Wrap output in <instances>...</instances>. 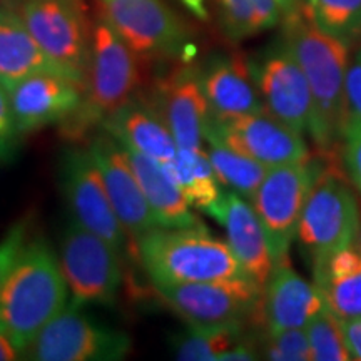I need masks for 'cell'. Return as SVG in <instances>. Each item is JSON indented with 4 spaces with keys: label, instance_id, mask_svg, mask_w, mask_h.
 <instances>
[{
    "label": "cell",
    "instance_id": "cell-1",
    "mask_svg": "<svg viewBox=\"0 0 361 361\" xmlns=\"http://www.w3.org/2000/svg\"><path fill=\"white\" fill-rule=\"evenodd\" d=\"M284 45L303 69L311 89L313 114L308 133L328 151L343 141L348 124L345 78L350 64L348 40L329 35L314 24L308 4L284 16Z\"/></svg>",
    "mask_w": 361,
    "mask_h": 361
},
{
    "label": "cell",
    "instance_id": "cell-2",
    "mask_svg": "<svg viewBox=\"0 0 361 361\" xmlns=\"http://www.w3.org/2000/svg\"><path fill=\"white\" fill-rule=\"evenodd\" d=\"M61 261L42 238L27 241L0 288V329L24 356L45 324L67 306Z\"/></svg>",
    "mask_w": 361,
    "mask_h": 361
},
{
    "label": "cell",
    "instance_id": "cell-3",
    "mask_svg": "<svg viewBox=\"0 0 361 361\" xmlns=\"http://www.w3.org/2000/svg\"><path fill=\"white\" fill-rule=\"evenodd\" d=\"M147 276L157 284L223 281L246 276L228 243L204 228H156L134 241Z\"/></svg>",
    "mask_w": 361,
    "mask_h": 361
},
{
    "label": "cell",
    "instance_id": "cell-4",
    "mask_svg": "<svg viewBox=\"0 0 361 361\" xmlns=\"http://www.w3.org/2000/svg\"><path fill=\"white\" fill-rule=\"evenodd\" d=\"M137 85L139 69L135 54L117 35L109 22L101 19L92 30L82 102L79 109L61 124L62 133L69 139H79L92 128L104 126L112 114L133 101Z\"/></svg>",
    "mask_w": 361,
    "mask_h": 361
},
{
    "label": "cell",
    "instance_id": "cell-5",
    "mask_svg": "<svg viewBox=\"0 0 361 361\" xmlns=\"http://www.w3.org/2000/svg\"><path fill=\"white\" fill-rule=\"evenodd\" d=\"M171 310L200 331H241L247 323H263V288L251 278L223 281L157 284Z\"/></svg>",
    "mask_w": 361,
    "mask_h": 361
},
{
    "label": "cell",
    "instance_id": "cell-6",
    "mask_svg": "<svg viewBox=\"0 0 361 361\" xmlns=\"http://www.w3.org/2000/svg\"><path fill=\"white\" fill-rule=\"evenodd\" d=\"M358 226L360 206L353 191L340 176L323 171L306 200L296 233L313 266L355 243Z\"/></svg>",
    "mask_w": 361,
    "mask_h": 361
},
{
    "label": "cell",
    "instance_id": "cell-7",
    "mask_svg": "<svg viewBox=\"0 0 361 361\" xmlns=\"http://www.w3.org/2000/svg\"><path fill=\"white\" fill-rule=\"evenodd\" d=\"M20 19L67 79L85 87L90 61L87 20L79 0H24Z\"/></svg>",
    "mask_w": 361,
    "mask_h": 361
},
{
    "label": "cell",
    "instance_id": "cell-8",
    "mask_svg": "<svg viewBox=\"0 0 361 361\" xmlns=\"http://www.w3.org/2000/svg\"><path fill=\"white\" fill-rule=\"evenodd\" d=\"M323 171L310 159L269 168L252 196L251 204L268 236L274 263L288 259L306 200Z\"/></svg>",
    "mask_w": 361,
    "mask_h": 361
},
{
    "label": "cell",
    "instance_id": "cell-9",
    "mask_svg": "<svg viewBox=\"0 0 361 361\" xmlns=\"http://www.w3.org/2000/svg\"><path fill=\"white\" fill-rule=\"evenodd\" d=\"M61 268L78 305H112L123 281L121 251L80 226L67 223L61 239Z\"/></svg>",
    "mask_w": 361,
    "mask_h": 361
},
{
    "label": "cell",
    "instance_id": "cell-10",
    "mask_svg": "<svg viewBox=\"0 0 361 361\" xmlns=\"http://www.w3.org/2000/svg\"><path fill=\"white\" fill-rule=\"evenodd\" d=\"M129 350L126 333L104 326L72 301L45 324L24 356L37 361H114Z\"/></svg>",
    "mask_w": 361,
    "mask_h": 361
},
{
    "label": "cell",
    "instance_id": "cell-11",
    "mask_svg": "<svg viewBox=\"0 0 361 361\" xmlns=\"http://www.w3.org/2000/svg\"><path fill=\"white\" fill-rule=\"evenodd\" d=\"M102 13L135 56L189 61L196 54L183 22L161 0H102Z\"/></svg>",
    "mask_w": 361,
    "mask_h": 361
},
{
    "label": "cell",
    "instance_id": "cell-12",
    "mask_svg": "<svg viewBox=\"0 0 361 361\" xmlns=\"http://www.w3.org/2000/svg\"><path fill=\"white\" fill-rule=\"evenodd\" d=\"M61 184L72 219L123 251L128 234L111 204L101 169L89 149L74 147L64 152Z\"/></svg>",
    "mask_w": 361,
    "mask_h": 361
},
{
    "label": "cell",
    "instance_id": "cell-13",
    "mask_svg": "<svg viewBox=\"0 0 361 361\" xmlns=\"http://www.w3.org/2000/svg\"><path fill=\"white\" fill-rule=\"evenodd\" d=\"M204 135H214L228 147L261 162L266 168L308 159V146L303 141V134L281 123L268 111L223 121L209 114Z\"/></svg>",
    "mask_w": 361,
    "mask_h": 361
},
{
    "label": "cell",
    "instance_id": "cell-14",
    "mask_svg": "<svg viewBox=\"0 0 361 361\" xmlns=\"http://www.w3.org/2000/svg\"><path fill=\"white\" fill-rule=\"evenodd\" d=\"M89 151L92 152L94 159L101 169L111 204L114 207L126 234L133 239V245L142 234L161 228L159 221L152 213L151 206L139 186V180L135 178L123 144L116 141L107 133L96 135L94 141L90 142Z\"/></svg>",
    "mask_w": 361,
    "mask_h": 361
},
{
    "label": "cell",
    "instance_id": "cell-15",
    "mask_svg": "<svg viewBox=\"0 0 361 361\" xmlns=\"http://www.w3.org/2000/svg\"><path fill=\"white\" fill-rule=\"evenodd\" d=\"M251 69L264 109L298 133L308 130L313 114L311 89L303 69L286 45L273 49L258 67Z\"/></svg>",
    "mask_w": 361,
    "mask_h": 361
},
{
    "label": "cell",
    "instance_id": "cell-16",
    "mask_svg": "<svg viewBox=\"0 0 361 361\" xmlns=\"http://www.w3.org/2000/svg\"><path fill=\"white\" fill-rule=\"evenodd\" d=\"M8 90L20 135L62 124L79 109L84 97V89L79 84L54 72H37Z\"/></svg>",
    "mask_w": 361,
    "mask_h": 361
},
{
    "label": "cell",
    "instance_id": "cell-17",
    "mask_svg": "<svg viewBox=\"0 0 361 361\" xmlns=\"http://www.w3.org/2000/svg\"><path fill=\"white\" fill-rule=\"evenodd\" d=\"M206 213L224 228L228 246L246 276L264 288L273 273L274 259L268 236L255 207L247 204L245 197L238 192L228 189Z\"/></svg>",
    "mask_w": 361,
    "mask_h": 361
},
{
    "label": "cell",
    "instance_id": "cell-18",
    "mask_svg": "<svg viewBox=\"0 0 361 361\" xmlns=\"http://www.w3.org/2000/svg\"><path fill=\"white\" fill-rule=\"evenodd\" d=\"M152 104L166 121L179 149L201 147L209 119L201 71L183 66L157 84Z\"/></svg>",
    "mask_w": 361,
    "mask_h": 361
},
{
    "label": "cell",
    "instance_id": "cell-19",
    "mask_svg": "<svg viewBox=\"0 0 361 361\" xmlns=\"http://www.w3.org/2000/svg\"><path fill=\"white\" fill-rule=\"evenodd\" d=\"M324 308L326 305L318 288L301 278L288 259L274 263L273 273L263 288L261 303L266 331L306 328Z\"/></svg>",
    "mask_w": 361,
    "mask_h": 361
},
{
    "label": "cell",
    "instance_id": "cell-20",
    "mask_svg": "<svg viewBox=\"0 0 361 361\" xmlns=\"http://www.w3.org/2000/svg\"><path fill=\"white\" fill-rule=\"evenodd\" d=\"M201 85L214 119L266 111L250 64L241 57L216 59L201 71Z\"/></svg>",
    "mask_w": 361,
    "mask_h": 361
},
{
    "label": "cell",
    "instance_id": "cell-21",
    "mask_svg": "<svg viewBox=\"0 0 361 361\" xmlns=\"http://www.w3.org/2000/svg\"><path fill=\"white\" fill-rule=\"evenodd\" d=\"M109 133L124 147L146 154L162 162L173 161L178 154V144L166 121L152 101L134 97L104 123Z\"/></svg>",
    "mask_w": 361,
    "mask_h": 361
},
{
    "label": "cell",
    "instance_id": "cell-22",
    "mask_svg": "<svg viewBox=\"0 0 361 361\" xmlns=\"http://www.w3.org/2000/svg\"><path fill=\"white\" fill-rule=\"evenodd\" d=\"M139 180L144 196L156 214L161 228H204V224L189 209V202L184 197L174 179L171 178L164 164L141 152L124 147Z\"/></svg>",
    "mask_w": 361,
    "mask_h": 361
},
{
    "label": "cell",
    "instance_id": "cell-23",
    "mask_svg": "<svg viewBox=\"0 0 361 361\" xmlns=\"http://www.w3.org/2000/svg\"><path fill=\"white\" fill-rule=\"evenodd\" d=\"M314 286L340 319L361 318V246L351 243L313 266Z\"/></svg>",
    "mask_w": 361,
    "mask_h": 361
},
{
    "label": "cell",
    "instance_id": "cell-24",
    "mask_svg": "<svg viewBox=\"0 0 361 361\" xmlns=\"http://www.w3.org/2000/svg\"><path fill=\"white\" fill-rule=\"evenodd\" d=\"M37 72L64 75L35 42L24 20L7 8H0V82L11 89Z\"/></svg>",
    "mask_w": 361,
    "mask_h": 361
},
{
    "label": "cell",
    "instance_id": "cell-25",
    "mask_svg": "<svg viewBox=\"0 0 361 361\" xmlns=\"http://www.w3.org/2000/svg\"><path fill=\"white\" fill-rule=\"evenodd\" d=\"M168 171L174 183L178 184L189 206L206 211L213 207L221 197L219 180L211 164L207 152L202 147L178 149L173 161L166 162Z\"/></svg>",
    "mask_w": 361,
    "mask_h": 361
},
{
    "label": "cell",
    "instance_id": "cell-26",
    "mask_svg": "<svg viewBox=\"0 0 361 361\" xmlns=\"http://www.w3.org/2000/svg\"><path fill=\"white\" fill-rule=\"evenodd\" d=\"M204 139L209 142L207 157L213 164L219 184L251 201L269 168L251 157L239 154L214 135H204Z\"/></svg>",
    "mask_w": 361,
    "mask_h": 361
},
{
    "label": "cell",
    "instance_id": "cell-27",
    "mask_svg": "<svg viewBox=\"0 0 361 361\" xmlns=\"http://www.w3.org/2000/svg\"><path fill=\"white\" fill-rule=\"evenodd\" d=\"M221 25L233 40H243L273 29L281 19L278 0H219Z\"/></svg>",
    "mask_w": 361,
    "mask_h": 361
},
{
    "label": "cell",
    "instance_id": "cell-28",
    "mask_svg": "<svg viewBox=\"0 0 361 361\" xmlns=\"http://www.w3.org/2000/svg\"><path fill=\"white\" fill-rule=\"evenodd\" d=\"M241 331H200L189 328L173 338V351L183 361L221 360L226 351L236 346Z\"/></svg>",
    "mask_w": 361,
    "mask_h": 361
},
{
    "label": "cell",
    "instance_id": "cell-29",
    "mask_svg": "<svg viewBox=\"0 0 361 361\" xmlns=\"http://www.w3.org/2000/svg\"><path fill=\"white\" fill-rule=\"evenodd\" d=\"M314 24L329 35L350 40L361 34V0H310Z\"/></svg>",
    "mask_w": 361,
    "mask_h": 361
},
{
    "label": "cell",
    "instance_id": "cell-30",
    "mask_svg": "<svg viewBox=\"0 0 361 361\" xmlns=\"http://www.w3.org/2000/svg\"><path fill=\"white\" fill-rule=\"evenodd\" d=\"M311 355L316 361H350V348L340 324V318L324 308L306 326Z\"/></svg>",
    "mask_w": 361,
    "mask_h": 361
},
{
    "label": "cell",
    "instance_id": "cell-31",
    "mask_svg": "<svg viewBox=\"0 0 361 361\" xmlns=\"http://www.w3.org/2000/svg\"><path fill=\"white\" fill-rule=\"evenodd\" d=\"M263 356L273 361H310L313 360L308 333L303 328L281 329L269 333L263 341Z\"/></svg>",
    "mask_w": 361,
    "mask_h": 361
},
{
    "label": "cell",
    "instance_id": "cell-32",
    "mask_svg": "<svg viewBox=\"0 0 361 361\" xmlns=\"http://www.w3.org/2000/svg\"><path fill=\"white\" fill-rule=\"evenodd\" d=\"M29 238V219L22 218L8 228L6 236L0 239V288L16 264Z\"/></svg>",
    "mask_w": 361,
    "mask_h": 361
},
{
    "label": "cell",
    "instance_id": "cell-33",
    "mask_svg": "<svg viewBox=\"0 0 361 361\" xmlns=\"http://www.w3.org/2000/svg\"><path fill=\"white\" fill-rule=\"evenodd\" d=\"M19 137L12 112L11 90L0 82V162H8L16 156Z\"/></svg>",
    "mask_w": 361,
    "mask_h": 361
},
{
    "label": "cell",
    "instance_id": "cell-34",
    "mask_svg": "<svg viewBox=\"0 0 361 361\" xmlns=\"http://www.w3.org/2000/svg\"><path fill=\"white\" fill-rule=\"evenodd\" d=\"M343 162L353 186L361 192V123L348 121L343 134Z\"/></svg>",
    "mask_w": 361,
    "mask_h": 361
},
{
    "label": "cell",
    "instance_id": "cell-35",
    "mask_svg": "<svg viewBox=\"0 0 361 361\" xmlns=\"http://www.w3.org/2000/svg\"><path fill=\"white\" fill-rule=\"evenodd\" d=\"M345 99L348 121L361 123V51L355 54L346 69Z\"/></svg>",
    "mask_w": 361,
    "mask_h": 361
},
{
    "label": "cell",
    "instance_id": "cell-36",
    "mask_svg": "<svg viewBox=\"0 0 361 361\" xmlns=\"http://www.w3.org/2000/svg\"><path fill=\"white\" fill-rule=\"evenodd\" d=\"M343 335L348 345L351 358L361 361V318L340 319Z\"/></svg>",
    "mask_w": 361,
    "mask_h": 361
},
{
    "label": "cell",
    "instance_id": "cell-37",
    "mask_svg": "<svg viewBox=\"0 0 361 361\" xmlns=\"http://www.w3.org/2000/svg\"><path fill=\"white\" fill-rule=\"evenodd\" d=\"M22 358V355L19 353V350L13 346V343L11 341L6 333L0 329V361H13Z\"/></svg>",
    "mask_w": 361,
    "mask_h": 361
},
{
    "label": "cell",
    "instance_id": "cell-38",
    "mask_svg": "<svg viewBox=\"0 0 361 361\" xmlns=\"http://www.w3.org/2000/svg\"><path fill=\"white\" fill-rule=\"evenodd\" d=\"M184 6H186L192 13H196L201 19H207V11L204 6V0H183Z\"/></svg>",
    "mask_w": 361,
    "mask_h": 361
},
{
    "label": "cell",
    "instance_id": "cell-39",
    "mask_svg": "<svg viewBox=\"0 0 361 361\" xmlns=\"http://www.w3.org/2000/svg\"><path fill=\"white\" fill-rule=\"evenodd\" d=\"M278 4L279 7H281L284 16H286V13H290L300 2H298V0H278Z\"/></svg>",
    "mask_w": 361,
    "mask_h": 361
},
{
    "label": "cell",
    "instance_id": "cell-40",
    "mask_svg": "<svg viewBox=\"0 0 361 361\" xmlns=\"http://www.w3.org/2000/svg\"><path fill=\"white\" fill-rule=\"evenodd\" d=\"M356 245L361 246V209H360V226H358V233H356Z\"/></svg>",
    "mask_w": 361,
    "mask_h": 361
}]
</instances>
